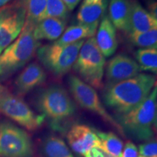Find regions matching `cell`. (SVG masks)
Segmentation results:
<instances>
[{
	"instance_id": "obj_1",
	"label": "cell",
	"mask_w": 157,
	"mask_h": 157,
	"mask_svg": "<svg viewBox=\"0 0 157 157\" xmlns=\"http://www.w3.org/2000/svg\"><path fill=\"white\" fill-rule=\"evenodd\" d=\"M156 82L154 75L139 74L124 81L106 84L103 90V102L116 116L126 114L148 97Z\"/></svg>"
},
{
	"instance_id": "obj_2",
	"label": "cell",
	"mask_w": 157,
	"mask_h": 157,
	"mask_svg": "<svg viewBox=\"0 0 157 157\" xmlns=\"http://www.w3.org/2000/svg\"><path fill=\"white\" fill-rule=\"evenodd\" d=\"M37 109L50 121L56 130L63 129L64 124L75 115L76 105L68 92L60 85H52L42 90L36 99Z\"/></svg>"
},
{
	"instance_id": "obj_3",
	"label": "cell",
	"mask_w": 157,
	"mask_h": 157,
	"mask_svg": "<svg viewBox=\"0 0 157 157\" xmlns=\"http://www.w3.org/2000/svg\"><path fill=\"white\" fill-rule=\"evenodd\" d=\"M157 109V82L149 95L138 106L115 119L124 134L137 140L148 141L154 137L152 125Z\"/></svg>"
},
{
	"instance_id": "obj_4",
	"label": "cell",
	"mask_w": 157,
	"mask_h": 157,
	"mask_svg": "<svg viewBox=\"0 0 157 157\" xmlns=\"http://www.w3.org/2000/svg\"><path fill=\"white\" fill-rule=\"evenodd\" d=\"M34 25L25 22L21 34L0 54V76L8 77L34 58L40 42L34 36Z\"/></svg>"
},
{
	"instance_id": "obj_5",
	"label": "cell",
	"mask_w": 157,
	"mask_h": 157,
	"mask_svg": "<svg viewBox=\"0 0 157 157\" xmlns=\"http://www.w3.org/2000/svg\"><path fill=\"white\" fill-rule=\"evenodd\" d=\"M105 59L96 44L95 37H90L82 44L73 69L82 81L96 89L103 87Z\"/></svg>"
},
{
	"instance_id": "obj_6",
	"label": "cell",
	"mask_w": 157,
	"mask_h": 157,
	"mask_svg": "<svg viewBox=\"0 0 157 157\" xmlns=\"http://www.w3.org/2000/svg\"><path fill=\"white\" fill-rule=\"evenodd\" d=\"M84 42V40H82L66 45L54 42L39 47L36 55L39 61L47 69L54 75L61 76L73 68Z\"/></svg>"
},
{
	"instance_id": "obj_7",
	"label": "cell",
	"mask_w": 157,
	"mask_h": 157,
	"mask_svg": "<svg viewBox=\"0 0 157 157\" xmlns=\"http://www.w3.org/2000/svg\"><path fill=\"white\" fill-rule=\"evenodd\" d=\"M0 113L31 131L40 127L45 119L44 116L35 113L22 98L4 86H0Z\"/></svg>"
},
{
	"instance_id": "obj_8",
	"label": "cell",
	"mask_w": 157,
	"mask_h": 157,
	"mask_svg": "<svg viewBox=\"0 0 157 157\" xmlns=\"http://www.w3.org/2000/svg\"><path fill=\"white\" fill-rule=\"evenodd\" d=\"M68 82L71 93L78 105L98 115L105 122L110 124L123 134L120 125L105 109L95 88L75 75L68 76Z\"/></svg>"
},
{
	"instance_id": "obj_9",
	"label": "cell",
	"mask_w": 157,
	"mask_h": 157,
	"mask_svg": "<svg viewBox=\"0 0 157 157\" xmlns=\"http://www.w3.org/2000/svg\"><path fill=\"white\" fill-rule=\"evenodd\" d=\"M33 154L28 133L9 121H0V157H32Z\"/></svg>"
},
{
	"instance_id": "obj_10",
	"label": "cell",
	"mask_w": 157,
	"mask_h": 157,
	"mask_svg": "<svg viewBox=\"0 0 157 157\" xmlns=\"http://www.w3.org/2000/svg\"><path fill=\"white\" fill-rule=\"evenodd\" d=\"M25 20V0H20L0 8V54L19 36Z\"/></svg>"
},
{
	"instance_id": "obj_11",
	"label": "cell",
	"mask_w": 157,
	"mask_h": 157,
	"mask_svg": "<svg viewBox=\"0 0 157 157\" xmlns=\"http://www.w3.org/2000/svg\"><path fill=\"white\" fill-rule=\"evenodd\" d=\"M140 68L137 61L124 54L113 56L105 68L106 84H113L133 78L140 74Z\"/></svg>"
},
{
	"instance_id": "obj_12",
	"label": "cell",
	"mask_w": 157,
	"mask_h": 157,
	"mask_svg": "<svg viewBox=\"0 0 157 157\" xmlns=\"http://www.w3.org/2000/svg\"><path fill=\"white\" fill-rule=\"evenodd\" d=\"M66 138L74 152L79 156H84L93 147L101 145L95 129L81 124L72 125L66 133Z\"/></svg>"
},
{
	"instance_id": "obj_13",
	"label": "cell",
	"mask_w": 157,
	"mask_h": 157,
	"mask_svg": "<svg viewBox=\"0 0 157 157\" xmlns=\"http://www.w3.org/2000/svg\"><path fill=\"white\" fill-rule=\"evenodd\" d=\"M109 0H83L76 15L78 23L97 31L100 23L105 15Z\"/></svg>"
},
{
	"instance_id": "obj_14",
	"label": "cell",
	"mask_w": 157,
	"mask_h": 157,
	"mask_svg": "<svg viewBox=\"0 0 157 157\" xmlns=\"http://www.w3.org/2000/svg\"><path fill=\"white\" fill-rule=\"evenodd\" d=\"M47 75L43 68L37 63H31L19 74L15 82V90L20 95H23L44 83Z\"/></svg>"
},
{
	"instance_id": "obj_15",
	"label": "cell",
	"mask_w": 157,
	"mask_h": 157,
	"mask_svg": "<svg viewBox=\"0 0 157 157\" xmlns=\"http://www.w3.org/2000/svg\"><path fill=\"white\" fill-rule=\"evenodd\" d=\"M95 42L105 58L112 56L118 47L117 31L108 15H105L96 31Z\"/></svg>"
},
{
	"instance_id": "obj_16",
	"label": "cell",
	"mask_w": 157,
	"mask_h": 157,
	"mask_svg": "<svg viewBox=\"0 0 157 157\" xmlns=\"http://www.w3.org/2000/svg\"><path fill=\"white\" fill-rule=\"evenodd\" d=\"M157 29V21L138 2L132 1L129 19V34L143 33Z\"/></svg>"
},
{
	"instance_id": "obj_17",
	"label": "cell",
	"mask_w": 157,
	"mask_h": 157,
	"mask_svg": "<svg viewBox=\"0 0 157 157\" xmlns=\"http://www.w3.org/2000/svg\"><path fill=\"white\" fill-rule=\"evenodd\" d=\"M131 7L130 0H109V20L116 29L128 34Z\"/></svg>"
},
{
	"instance_id": "obj_18",
	"label": "cell",
	"mask_w": 157,
	"mask_h": 157,
	"mask_svg": "<svg viewBox=\"0 0 157 157\" xmlns=\"http://www.w3.org/2000/svg\"><path fill=\"white\" fill-rule=\"evenodd\" d=\"M66 21L54 17H47L35 25L34 36L38 41L40 39L57 41L66 30Z\"/></svg>"
},
{
	"instance_id": "obj_19",
	"label": "cell",
	"mask_w": 157,
	"mask_h": 157,
	"mask_svg": "<svg viewBox=\"0 0 157 157\" xmlns=\"http://www.w3.org/2000/svg\"><path fill=\"white\" fill-rule=\"evenodd\" d=\"M95 33V31H93L89 27L78 23L68 27L63 33L61 36L55 43L61 45L74 44L79 41L84 40L86 38L93 37Z\"/></svg>"
},
{
	"instance_id": "obj_20",
	"label": "cell",
	"mask_w": 157,
	"mask_h": 157,
	"mask_svg": "<svg viewBox=\"0 0 157 157\" xmlns=\"http://www.w3.org/2000/svg\"><path fill=\"white\" fill-rule=\"evenodd\" d=\"M42 151L46 157H75L64 140L56 135H50L44 139Z\"/></svg>"
},
{
	"instance_id": "obj_21",
	"label": "cell",
	"mask_w": 157,
	"mask_h": 157,
	"mask_svg": "<svg viewBox=\"0 0 157 157\" xmlns=\"http://www.w3.org/2000/svg\"><path fill=\"white\" fill-rule=\"evenodd\" d=\"M135 56L140 71L157 74V49L139 48Z\"/></svg>"
},
{
	"instance_id": "obj_22",
	"label": "cell",
	"mask_w": 157,
	"mask_h": 157,
	"mask_svg": "<svg viewBox=\"0 0 157 157\" xmlns=\"http://www.w3.org/2000/svg\"><path fill=\"white\" fill-rule=\"evenodd\" d=\"M95 132L101 140V146L108 152L116 157H121L123 151L122 140L111 132H103L95 129Z\"/></svg>"
},
{
	"instance_id": "obj_23",
	"label": "cell",
	"mask_w": 157,
	"mask_h": 157,
	"mask_svg": "<svg viewBox=\"0 0 157 157\" xmlns=\"http://www.w3.org/2000/svg\"><path fill=\"white\" fill-rule=\"evenodd\" d=\"M25 22L36 25L44 19L47 8V0H25Z\"/></svg>"
},
{
	"instance_id": "obj_24",
	"label": "cell",
	"mask_w": 157,
	"mask_h": 157,
	"mask_svg": "<svg viewBox=\"0 0 157 157\" xmlns=\"http://www.w3.org/2000/svg\"><path fill=\"white\" fill-rule=\"evenodd\" d=\"M130 42L140 48L157 49V29L143 33L129 34Z\"/></svg>"
},
{
	"instance_id": "obj_25",
	"label": "cell",
	"mask_w": 157,
	"mask_h": 157,
	"mask_svg": "<svg viewBox=\"0 0 157 157\" xmlns=\"http://www.w3.org/2000/svg\"><path fill=\"white\" fill-rule=\"evenodd\" d=\"M68 12L69 10L62 0H47V8L44 19L54 17L66 21Z\"/></svg>"
},
{
	"instance_id": "obj_26",
	"label": "cell",
	"mask_w": 157,
	"mask_h": 157,
	"mask_svg": "<svg viewBox=\"0 0 157 157\" xmlns=\"http://www.w3.org/2000/svg\"><path fill=\"white\" fill-rule=\"evenodd\" d=\"M138 152L143 157H157V141L150 140L139 146Z\"/></svg>"
},
{
	"instance_id": "obj_27",
	"label": "cell",
	"mask_w": 157,
	"mask_h": 157,
	"mask_svg": "<svg viewBox=\"0 0 157 157\" xmlns=\"http://www.w3.org/2000/svg\"><path fill=\"white\" fill-rule=\"evenodd\" d=\"M84 157H116L108 152L101 145H97L85 153Z\"/></svg>"
},
{
	"instance_id": "obj_28",
	"label": "cell",
	"mask_w": 157,
	"mask_h": 157,
	"mask_svg": "<svg viewBox=\"0 0 157 157\" xmlns=\"http://www.w3.org/2000/svg\"><path fill=\"white\" fill-rule=\"evenodd\" d=\"M121 157H139L138 149L131 141H127L124 148Z\"/></svg>"
},
{
	"instance_id": "obj_29",
	"label": "cell",
	"mask_w": 157,
	"mask_h": 157,
	"mask_svg": "<svg viewBox=\"0 0 157 157\" xmlns=\"http://www.w3.org/2000/svg\"><path fill=\"white\" fill-rule=\"evenodd\" d=\"M146 6L148 11L157 21V0H147Z\"/></svg>"
},
{
	"instance_id": "obj_30",
	"label": "cell",
	"mask_w": 157,
	"mask_h": 157,
	"mask_svg": "<svg viewBox=\"0 0 157 157\" xmlns=\"http://www.w3.org/2000/svg\"><path fill=\"white\" fill-rule=\"evenodd\" d=\"M62 1L66 5L68 10L72 11L76 8V6L81 2V0H62Z\"/></svg>"
},
{
	"instance_id": "obj_31",
	"label": "cell",
	"mask_w": 157,
	"mask_h": 157,
	"mask_svg": "<svg viewBox=\"0 0 157 157\" xmlns=\"http://www.w3.org/2000/svg\"><path fill=\"white\" fill-rule=\"evenodd\" d=\"M10 1L11 0H0V8L7 5V3L10 2Z\"/></svg>"
},
{
	"instance_id": "obj_32",
	"label": "cell",
	"mask_w": 157,
	"mask_h": 157,
	"mask_svg": "<svg viewBox=\"0 0 157 157\" xmlns=\"http://www.w3.org/2000/svg\"><path fill=\"white\" fill-rule=\"evenodd\" d=\"M154 126L155 127V128L157 129V109H156V114H155V117H154Z\"/></svg>"
},
{
	"instance_id": "obj_33",
	"label": "cell",
	"mask_w": 157,
	"mask_h": 157,
	"mask_svg": "<svg viewBox=\"0 0 157 157\" xmlns=\"http://www.w3.org/2000/svg\"><path fill=\"white\" fill-rule=\"evenodd\" d=\"M139 157H143V156H139Z\"/></svg>"
}]
</instances>
